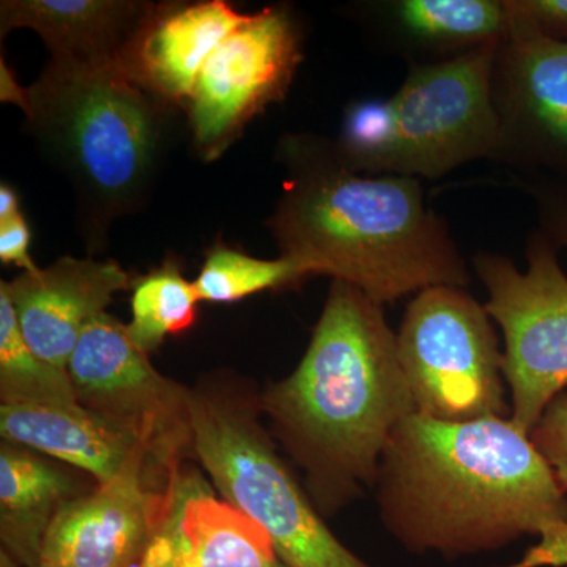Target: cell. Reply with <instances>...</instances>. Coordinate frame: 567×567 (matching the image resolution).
I'll return each mask as SVG.
<instances>
[{"mask_svg": "<svg viewBox=\"0 0 567 567\" xmlns=\"http://www.w3.org/2000/svg\"><path fill=\"white\" fill-rule=\"evenodd\" d=\"M380 516L413 554L495 551L525 535L540 567L567 566V494L532 436L506 416L412 413L380 464Z\"/></svg>", "mask_w": 567, "mask_h": 567, "instance_id": "6da1fadb", "label": "cell"}, {"mask_svg": "<svg viewBox=\"0 0 567 567\" xmlns=\"http://www.w3.org/2000/svg\"><path fill=\"white\" fill-rule=\"evenodd\" d=\"M259 404L323 517L375 486L394 432L416 413L383 306L333 281L300 363Z\"/></svg>", "mask_w": 567, "mask_h": 567, "instance_id": "7a4b0ae2", "label": "cell"}, {"mask_svg": "<svg viewBox=\"0 0 567 567\" xmlns=\"http://www.w3.org/2000/svg\"><path fill=\"white\" fill-rule=\"evenodd\" d=\"M279 158L287 178L268 226L281 256L382 306L468 284L465 260L446 223L425 205L420 178L353 173L333 145L312 136L286 137Z\"/></svg>", "mask_w": 567, "mask_h": 567, "instance_id": "3957f363", "label": "cell"}, {"mask_svg": "<svg viewBox=\"0 0 567 567\" xmlns=\"http://www.w3.org/2000/svg\"><path fill=\"white\" fill-rule=\"evenodd\" d=\"M3 102L24 112L44 158L66 175L82 226L99 244L112 221L145 204L171 144L174 104L153 95L118 62L51 59L21 87L2 61Z\"/></svg>", "mask_w": 567, "mask_h": 567, "instance_id": "277c9868", "label": "cell"}, {"mask_svg": "<svg viewBox=\"0 0 567 567\" xmlns=\"http://www.w3.org/2000/svg\"><path fill=\"white\" fill-rule=\"evenodd\" d=\"M259 391L226 371L194 383V464L221 498L264 529L286 567H375L324 524L265 423Z\"/></svg>", "mask_w": 567, "mask_h": 567, "instance_id": "5b68a950", "label": "cell"}, {"mask_svg": "<svg viewBox=\"0 0 567 567\" xmlns=\"http://www.w3.org/2000/svg\"><path fill=\"white\" fill-rule=\"evenodd\" d=\"M498 44L450 61L415 63L391 99L346 110L333 144L353 173L440 178L498 145L492 73Z\"/></svg>", "mask_w": 567, "mask_h": 567, "instance_id": "8992f818", "label": "cell"}, {"mask_svg": "<svg viewBox=\"0 0 567 567\" xmlns=\"http://www.w3.org/2000/svg\"><path fill=\"white\" fill-rule=\"evenodd\" d=\"M416 413L439 421L506 416L503 353L486 308L464 287L416 295L398 333Z\"/></svg>", "mask_w": 567, "mask_h": 567, "instance_id": "52a82bcc", "label": "cell"}, {"mask_svg": "<svg viewBox=\"0 0 567 567\" xmlns=\"http://www.w3.org/2000/svg\"><path fill=\"white\" fill-rule=\"evenodd\" d=\"M528 270L505 256L473 260L484 284L487 315L505 336L503 375L513 394L511 420L532 434L548 405L567 388V276L557 246L543 233L527 246Z\"/></svg>", "mask_w": 567, "mask_h": 567, "instance_id": "ba28073f", "label": "cell"}, {"mask_svg": "<svg viewBox=\"0 0 567 567\" xmlns=\"http://www.w3.org/2000/svg\"><path fill=\"white\" fill-rule=\"evenodd\" d=\"M66 372L78 402L136 436L164 472L193 461L192 386L156 371L126 323L110 312L93 320Z\"/></svg>", "mask_w": 567, "mask_h": 567, "instance_id": "9c48e42d", "label": "cell"}, {"mask_svg": "<svg viewBox=\"0 0 567 567\" xmlns=\"http://www.w3.org/2000/svg\"><path fill=\"white\" fill-rule=\"evenodd\" d=\"M303 59L301 33L287 7L249 14L205 62L185 112L205 162L221 158L246 125L281 102Z\"/></svg>", "mask_w": 567, "mask_h": 567, "instance_id": "30bf717a", "label": "cell"}, {"mask_svg": "<svg viewBox=\"0 0 567 567\" xmlns=\"http://www.w3.org/2000/svg\"><path fill=\"white\" fill-rule=\"evenodd\" d=\"M492 100L498 121L492 158L567 188V43L511 18L495 55Z\"/></svg>", "mask_w": 567, "mask_h": 567, "instance_id": "8fae6325", "label": "cell"}, {"mask_svg": "<svg viewBox=\"0 0 567 567\" xmlns=\"http://www.w3.org/2000/svg\"><path fill=\"white\" fill-rule=\"evenodd\" d=\"M173 473L147 453L137 454L110 483L62 506L44 537L40 563L137 567L158 527Z\"/></svg>", "mask_w": 567, "mask_h": 567, "instance_id": "7c38bea8", "label": "cell"}, {"mask_svg": "<svg viewBox=\"0 0 567 567\" xmlns=\"http://www.w3.org/2000/svg\"><path fill=\"white\" fill-rule=\"evenodd\" d=\"M137 567H286L262 528L229 505L192 462L164 492L163 513Z\"/></svg>", "mask_w": 567, "mask_h": 567, "instance_id": "4fadbf2b", "label": "cell"}, {"mask_svg": "<svg viewBox=\"0 0 567 567\" xmlns=\"http://www.w3.org/2000/svg\"><path fill=\"white\" fill-rule=\"evenodd\" d=\"M25 341L41 360L66 371L85 328L106 315L133 279L114 260L65 256L6 282Z\"/></svg>", "mask_w": 567, "mask_h": 567, "instance_id": "5bb4252c", "label": "cell"}, {"mask_svg": "<svg viewBox=\"0 0 567 567\" xmlns=\"http://www.w3.org/2000/svg\"><path fill=\"white\" fill-rule=\"evenodd\" d=\"M248 17L224 0L153 3L118 65L185 111L205 62Z\"/></svg>", "mask_w": 567, "mask_h": 567, "instance_id": "9a60e30c", "label": "cell"}, {"mask_svg": "<svg viewBox=\"0 0 567 567\" xmlns=\"http://www.w3.org/2000/svg\"><path fill=\"white\" fill-rule=\"evenodd\" d=\"M0 435L2 442L80 470L96 484L110 483L137 454H148L136 436L80 402L0 404Z\"/></svg>", "mask_w": 567, "mask_h": 567, "instance_id": "2e32d148", "label": "cell"}, {"mask_svg": "<svg viewBox=\"0 0 567 567\" xmlns=\"http://www.w3.org/2000/svg\"><path fill=\"white\" fill-rule=\"evenodd\" d=\"M152 6L136 0H3L0 32L31 29L59 61L118 62Z\"/></svg>", "mask_w": 567, "mask_h": 567, "instance_id": "e0dca14e", "label": "cell"}, {"mask_svg": "<svg viewBox=\"0 0 567 567\" xmlns=\"http://www.w3.org/2000/svg\"><path fill=\"white\" fill-rule=\"evenodd\" d=\"M95 481L28 447L0 445V550L21 567L40 565L44 537L63 505Z\"/></svg>", "mask_w": 567, "mask_h": 567, "instance_id": "ac0fdd59", "label": "cell"}, {"mask_svg": "<svg viewBox=\"0 0 567 567\" xmlns=\"http://www.w3.org/2000/svg\"><path fill=\"white\" fill-rule=\"evenodd\" d=\"M385 7L402 41L440 62L502 43L511 29L506 0H399Z\"/></svg>", "mask_w": 567, "mask_h": 567, "instance_id": "d6986e66", "label": "cell"}, {"mask_svg": "<svg viewBox=\"0 0 567 567\" xmlns=\"http://www.w3.org/2000/svg\"><path fill=\"white\" fill-rule=\"evenodd\" d=\"M132 289V320L126 330L142 352H155L169 336L185 333L196 323L200 298L174 257L134 279Z\"/></svg>", "mask_w": 567, "mask_h": 567, "instance_id": "ffe728a7", "label": "cell"}, {"mask_svg": "<svg viewBox=\"0 0 567 567\" xmlns=\"http://www.w3.org/2000/svg\"><path fill=\"white\" fill-rule=\"evenodd\" d=\"M69 372L41 360L22 334L0 282V404H73Z\"/></svg>", "mask_w": 567, "mask_h": 567, "instance_id": "44dd1931", "label": "cell"}, {"mask_svg": "<svg viewBox=\"0 0 567 567\" xmlns=\"http://www.w3.org/2000/svg\"><path fill=\"white\" fill-rule=\"evenodd\" d=\"M308 265L281 256L279 259H257L249 254L219 244L205 254L199 276L194 279L200 301L237 303L265 290L289 289L312 278Z\"/></svg>", "mask_w": 567, "mask_h": 567, "instance_id": "7402d4cb", "label": "cell"}, {"mask_svg": "<svg viewBox=\"0 0 567 567\" xmlns=\"http://www.w3.org/2000/svg\"><path fill=\"white\" fill-rule=\"evenodd\" d=\"M529 436L567 494V393L554 399Z\"/></svg>", "mask_w": 567, "mask_h": 567, "instance_id": "603a6c76", "label": "cell"}, {"mask_svg": "<svg viewBox=\"0 0 567 567\" xmlns=\"http://www.w3.org/2000/svg\"><path fill=\"white\" fill-rule=\"evenodd\" d=\"M511 18L539 35L567 43V0H506Z\"/></svg>", "mask_w": 567, "mask_h": 567, "instance_id": "cb8c5ba5", "label": "cell"}, {"mask_svg": "<svg viewBox=\"0 0 567 567\" xmlns=\"http://www.w3.org/2000/svg\"><path fill=\"white\" fill-rule=\"evenodd\" d=\"M536 197L539 200L543 234L557 248H567V188L558 185L536 186Z\"/></svg>", "mask_w": 567, "mask_h": 567, "instance_id": "d4e9b609", "label": "cell"}, {"mask_svg": "<svg viewBox=\"0 0 567 567\" xmlns=\"http://www.w3.org/2000/svg\"><path fill=\"white\" fill-rule=\"evenodd\" d=\"M31 240V229L22 213L0 221V262L14 265L21 271L35 270L37 265L29 252Z\"/></svg>", "mask_w": 567, "mask_h": 567, "instance_id": "484cf974", "label": "cell"}, {"mask_svg": "<svg viewBox=\"0 0 567 567\" xmlns=\"http://www.w3.org/2000/svg\"><path fill=\"white\" fill-rule=\"evenodd\" d=\"M20 213L22 212L18 193L7 183H2L0 185V221H7Z\"/></svg>", "mask_w": 567, "mask_h": 567, "instance_id": "4316f807", "label": "cell"}, {"mask_svg": "<svg viewBox=\"0 0 567 567\" xmlns=\"http://www.w3.org/2000/svg\"><path fill=\"white\" fill-rule=\"evenodd\" d=\"M0 567H21L14 561L13 558L9 557L6 551L0 550Z\"/></svg>", "mask_w": 567, "mask_h": 567, "instance_id": "83f0119b", "label": "cell"}, {"mask_svg": "<svg viewBox=\"0 0 567 567\" xmlns=\"http://www.w3.org/2000/svg\"><path fill=\"white\" fill-rule=\"evenodd\" d=\"M506 567H532V565H529L528 559L524 557L520 559V561L514 563V565H509Z\"/></svg>", "mask_w": 567, "mask_h": 567, "instance_id": "f1b7e54d", "label": "cell"}, {"mask_svg": "<svg viewBox=\"0 0 567 567\" xmlns=\"http://www.w3.org/2000/svg\"><path fill=\"white\" fill-rule=\"evenodd\" d=\"M35 567H62V566L47 565V563H40V565L35 566Z\"/></svg>", "mask_w": 567, "mask_h": 567, "instance_id": "f546056e", "label": "cell"}]
</instances>
